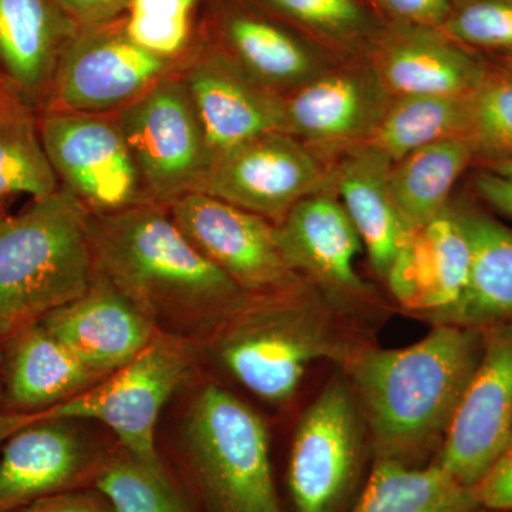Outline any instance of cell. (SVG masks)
Wrapping results in <instances>:
<instances>
[{"label":"cell","instance_id":"6da1fadb","mask_svg":"<svg viewBox=\"0 0 512 512\" xmlns=\"http://www.w3.org/2000/svg\"><path fill=\"white\" fill-rule=\"evenodd\" d=\"M89 238L94 276L123 293L154 325H210L251 298L192 245L167 207L144 204L90 215Z\"/></svg>","mask_w":512,"mask_h":512},{"label":"cell","instance_id":"7a4b0ae2","mask_svg":"<svg viewBox=\"0 0 512 512\" xmlns=\"http://www.w3.org/2000/svg\"><path fill=\"white\" fill-rule=\"evenodd\" d=\"M483 350L476 328L441 323L414 345L367 350L353 360L376 460L419 463L446 434Z\"/></svg>","mask_w":512,"mask_h":512},{"label":"cell","instance_id":"3957f363","mask_svg":"<svg viewBox=\"0 0 512 512\" xmlns=\"http://www.w3.org/2000/svg\"><path fill=\"white\" fill-rule=\"evenodd\" d=\"M89 222L62 187L0 215V345L92 285Z\"/></svg>","mask_w":512,"mask_h":512},{"label":"cell","instance_id":"277c9868","mask_svg":"<svg viewBox=\"0 0 512 512\" xmlns=\"http://www.w3.org/2000/svg\"><path fill=\"white\" fill-rule=\"evenodd\" d=\"M185 450L207 512H284L264 420L220 386L192 403Z\"/></svg>","mask_w":512,"mask_h":512},{"label":"cell","instance_id":"5b68a950","mask_svg":"<svg viewBox=\"0 0 512 512\" xmlns=\"http://www.w3.org/2000/svg\"><path fill=\"white\" fill-rule=\"evenodd\" d=\"M305 291L249 298L222 320L217 350L224 365L256 396L285 402L309 366L343 356V346Z\"/></svg>","mask_w":512,"mask_h":512},{"label":"cell","instance_id":"8992f818","mask_svg":"<svg viewBox=\"0 0 512 512\" xmlns=\"http://www.w3.org/2000/svg\"><path fill=\"white\" fill-rule=\"evenodd\" d=\"M190 369V356L180 340L157 333L131 362L67 402L37 413H3L0 443L37 421L94 420L109 427L131 456L163 466L156 448L158 417Z\"/></svg>","mask_w":512,"mask_h":512},{"label":"cell","instance_id":"52a82bcc","mask_svg":"<svg viewBox=\"0 0 512 512\" xmlns=\"http://www.w3.org/2000/svg\"><path fill=\"white\" fill-rule=\"evenodd\" d=\"M113 116L136 163L148 204L168 208L198 191L212 154L178 70Z\"/></svg>","mask_w":512,"mask_h":512},{"label":"cell","instance_id":"ba28073f","mask_svg":"<svg viewBox=\"0 0 512 512\" xmlns=\"http://www.w3.org/2000/svg\"><path fill=\"white\" fill-rule=\"evenodd\" d=\"M39 126L60 187L90 215L116 214L148 204L113 114L42 111Z\"/></svg>","mask_w":512,"mask_h":512},{"label":"cell","instance_id":"9c48e42d","mask_svg":"<svg viewBox=\"0 0 512 512\" xmlns=\"http://www.w3.org/2000/svg\"><path fill=\"white\" fill-rule=\"evenodd\" d=\"M332 187L329 163L292 134L272 131L212 158L197 192L278 224L303 198Z\"/></svg>","mask_w":512,"mask_h":512},{"label":"cell","instance_id":"30bf717a","mask_svg":"<svg viewBox=\"0 0 512 512\" xmlns=\"http://www.w3.org/2000/svg\"><path fill=\"white\" fill-rule=\"evenodd\" d=\"M363 436L355 394L336 377L296 429L288 487L298 512H342L359 484Z\"/></svg>","mask_w":512,"mask_h":512},{"label":"cell","instance_id":"8fae6325","mask_svg":"<svg viewBox=\"0 0 512 512\" xmlns=\"http://www.w3.org/2000/svg\"><path fill=\"white\" fill-rule=\"evenodd\" d=\"M181 64L136 45L123 19L80 28L64 50L43 111L117 113Z\"/></svg>","mask_w":512,"mask_h":512},{"label":"cell","instance_id":"7c38bea8","mask_svg":"<svg viewBox=\"0 0 512 512\" xmlns=\"http://www.w3.org/2000/svg\"><path fill=\"white\" fill-rule=\"evenodd\" d=\"M168 211L192 245L251 298L305 291L271 221L202 192L184 195Z\"/></svg>","mask_w":512,"mask_h":512},{"label":"cell","instance_id":"4fadbf2b","mask_svg":"<svg viewBox=\"0 0 512 512\" xmlns=\"http://www.w3.org/2000/svg\"><path fill=\"white\" fill-rule=\"evenodd\" d=\"M200 43L279 97L342 62L249 0H210Z\"/></svg>","mask_w":512,"mask_h":512},{"label":"cell","instance_id":"5bb4252c","mask_svg":"<svg viewBox=\"0 0 512 512\" xmlns=\"http://www.w3.org/2000/svg\"><path fill=\"white\" fill-rule=\"evenodd\" d=\"M392 99L369 57L342 60L284 97L285 131L330 164L369 143Z\"/></svg>","mask_w":512,"mask_h":512},{"label":"cell","instance_id":"9a60e30c","mask_svg":"<svg viewBox=\"0 0 512 512\" xmlns=\"http://www.w3.org/2000/svg\"><path fill=\"white\" fill-rule=\"evenodd\" d=\"M512 444V322L494 329L464 390L436 463L458 483L477 485Z\"/></svg>","mask_w":512,"mask_h":512},{"label":"cell","instance_id":"2e32d148","mask_svg":"<svg viewBox=\"0 0 512 512\" xmlns=\"http://www.w3.org/2000/svg\"><path fill=\"white\" fill-rule=\"evenodd\" d=\"M178 74L200 117L212 158L251 138L285 131L284 97L259 86L210 47L197 43Z\"/></svg>","mask_w":512,"mask_h":512},{"label":"cell","instance_id":"e0dca14e","mask_svg":"<svg viewBox=\"0 0 512 512\" xmlns=\"http://www.w3.org/2000/svg\"><path fill=\"white\" fill-rule=\"evenodd\" d=\"M274 225L286 264L303 281L339 298H365L369 286L356 269L362 239L333 187L303 198Z\"/></svg>","mask_w":512,"mask_h":512},{"label":"cell","instance_id":"ac0fdd59","mask_svg":"<svg viewBox=\"0 0 512 512\" xmlns=\"http://www.w3.org/2000/svg\"><path fill=\"white\" fill-rule=\"evenodd\" d=\"M369 59L393 97L471 96L493 67L443 29L406 23H386Z\"/></svg>","mask_w":512,"mask_h":512},{"label":"cell","instance_id":"d6986e66","mask_svg":"<svg viewBox=\"0 0 512 512\" xmlns=\"http://www.w3.org/2000/svg\"><path fill=\"white\" fill-rule=\"evenodd\" d=\"M470 264V242L450 204L433 220L407 229L386 284L403 308L439 320L463 299Z\"/></svg>","mask_w":512,"mask_h":512},{"label":"cell","instance_id":"ffe728a7","mask_svg":"<svg viewBox=\"0 0 512 512\" xmlns=\"http://www.w3.org/2000/svg\"><path fill=\"white\" fill-rule=\"evenodd\" d=\"M40 322L101 376L127 365L157 335L153 320L97 276L82 296Z\"/></svg>","mask_w":512,"mask_h":512},{"label":"cell","instance_id":"44dd1931","mask_svg":"<svg viewBox=\"0 0 512 512\" xmlns=\"http://www.w3.org/2000/svg\"><path fill=\"white\" fill-rule=\"evenodd\" d=\"M79 30L56 0H0V84L42 113Z\"/></svg>","mask_w":512,"mask_h":512},{"label":"cell","instance_id":"7402d4cb","mask_svg":"<svg viewBox=\"0 0 512 512\" xmlns=\"http://www.w3.org/2000/svg\"><path fill=\"white\" fill-rule=\"evenodd\" d=\"M93 466L69 421L28 424L10 434L0 456V512L73 490Z\"/></svg>","mask_w":512,"mask_h":512},{"label":"cell","instance_id":"603a6c76","mask_svg":"<svg viewBox=\"0 0 512 512\" xmlns=\"http://www.w3.org/2000/svg\"><path fill=\"white\" fill-rule=\"evenodd\" d=\"M3 399L9 412L30 414L67 402L103 377L84 365L42 322L2 343Z\"/></svg>","mask_w":512,"mask_h":512},{"label":"cell","instance_id":"cb8c5ba5","mask_svg":"<svg viewBox=\"0 0 512 512\" xmlns=\"http://www.w3.org/2000/svg\"><path fill=\"white\" fill-rule=\"evenodd\" d=\"M392 164L369 143L350 148L330 163L333 190L362 239L373 271L384 282L407 232L390 194Z\"/></svg>","mask_w":512,"mask_h":512},{"label":"cell","instance_id":"d4e9b609","mask_svg":"<svg viewBox=\"0 0 512 512\" xmlns=\"http://www.w3.org/2000/svg\"><path fill=\"white\" fill-rule=\"evenodd\" d=\"M450 204L470 242V276L463 299L439 322L467 328L512 322V229L470 202Z\"/></svg>","mask_w":512,"mask_h":512},{"label":"cell","instance_id":"484cf974","mask_svg":"<svg viewBox=\"0 0 512 512\" xmlns=\"http://www.w3.org/2000/svg\"><path fill=\"white\" fill-rule=\"evenodd\" d=\"M477 488L458 483L443 467L409 466L380 458L350 512H477Z\"/></svg>","mask_w":512,"mask_h":512},{"label":"cell","instance_id":"4316f807","mask_svg":"<svg viewBox=\"0 0 512 512\" xmlns=\"http://www.w3.org/2000/svg\"><path fill=\"white\" fill-rule=\"evenodd\" d=\"M476 161L467 137H454L407 154L390 167L389 187L407 229L440 215L451 202L458 178Z\"/></svg>","mask_w":512,"mask_h":512},{"label":"cell","instance_id":"83f0119b","mask_svg":"<svg viewBox=\"0 0 512 512\" xmlns=\"http://www.w3.org/2000/svg\"><path fill=\"white\" fill-rule=\"evenodd\" d=\"M340 60L369 57L386 22L367 0H249Z\"/></svg>","mask_w":512,"mask_h":512},{"label":"cell","instance_id":"f1b7e54d","mask_svg":"<svg viewBox=\"0 0 512 512\" xmlns=\"http://www.w3.org/2000/svg\"><path fill=\"white\" fill-rule=\"evenodd\" d=\"M39 114L0 84V215L9 201L59 190L40 136Z\"/></svg>","mask_w":512,"mask_h":512},{"label":"cell","instance_id":"f546056e","mask_svg":"<svg viewBox=\"0 0 512 512\" xmlns=\"http://www.w3.org/2000/svg\"><path fill=\"white\" fill-rule=\"evenodd\" d=\"M468 99L436 94L393 97L369 144L396 163L430 144L466 137Z\"/></svg>","mask_w":512,"mask_h":512},{"label":"cell","instance_id":"4dcf8cb0","mask_svg":"<svg viewBox=\"0 0 512 512\" xmlns=\"http://www.w3.org/2000/svg\"><path fill=\"white\" fill-rule=\"evenodd\" d=\"M94 484L114 512H192L164 466H150L126 450L97 467Z\"/></svg>","mask_w":512,"mask_h":512},{"label":"cell","instance_id":"1f68e13d","mask_svg":"<svg viewBox=\"0 0 512 512\" xmlns=\"http://www.w3.org/2000/svg\"><path fill=\"white\" fill-rule=\"evenodd\" d=\"M198 0H130L123 19L127 36L158 57L181 63L191 45L192 16Z\"/></svg>","mask_w":512,"mask_h":512},{"label":"cell","instance_id":"d6a6232c","mask_svg":"<svg viewBox=\"0 0 512 512\" xmlns=\"http://www.w3.org/2000/svg\"><path fill=\"white\" fill-rule=\"evenodd\" d=\"M468 107L466 137L473 144L476 161L512 157V76L491 67L468 99Z\"/></svg>","mask_w":512,"mask_h":512},{"label":"cell","instance_id":"836d02e7","mask_svg":"<svg viewBox=\"0 0 512 512\" xmlns=\"http://www.w3.org/2000/svg\"><path fill=\"white\" fill-rule=\"evenodd\" d=\"M441 29L481 55L512 53V0H453Z\"/></svg>","mask_w":512,"mask_h":512},{"label":"cell","instance_id":"e575fe53","mask_svg":"<svg viewBox=\"0 0 512 512\" xmlns=\"http://www.w3.org/2000/svg\"><path fill=\"white\" fill-rule=\"evenodd\" d=\"M386 23L443 28L453 0H367Z\"/></svg>","mask_w":512,"mask_h":512},{"label":"cell","instance_id":"d590c367","mask_svg":"<svg viewBox=\"0 0 512 512\" xmlns=\"http://www.w3.org/2000/svg\"><path fill=\"white\" fill-rule=\"evenodd\" d=\"M481 507L512 512V444L490 473L477 485Z\"/></svg>","mask_w":512,"mask_h":512},{"label":"cell","instance_id":"8d00e7d4","mask_svg":"<svg viewBox=\"0 0 512 512\" xmlns=\"http://www.w3.org/2000/svg\"><path fill=\"white\" fill-rule=\"evenodd\" d=\"M57 5L80 28L103 25L119 19L130 0H56Z\"/></svg>","mask_w":512,"mask_h":512},{"label":"cell","instance_id":"74e56055","mask_svg":"<svg viewBox=\"0 0 512 512\" xmlns=\"http://www.w3.org/2000/svg\"><path fill=\"white\" fill-rule=\"evenodd\" d=\"M15 512H111L99 498L79 491H64L37 500ZM114 512V510H113Z\"/></svg>","mask_w":512,"mask_h":512},{"label":"cell","instance_id":"f35d334b","mask_svg":"<svg viewBox=\"0 0 512 512\" xmlns=\"http://www.w3.org/2000/svg\"><path fill=\"white\" fill-rule=\"evenodd\" d=\"M474 192L500 214L512 218V181L498 177L484 168L473 175Z\"/></svg>","mask_w":512,"mask_h":512},{"label":"cell","instance_id":"ab89813d","mask_svg":"<svg viewBox=\"0 0 512 512\" xmlns=\"http://www.w3.org/2000/svg\"><path fill=\"white\" fill-rule=\"evenodd\" d=\"M480 168H484V170L490 171L498 177H503L505 180L512 181V157L481 163Z\"/></svg>","mask_w":512,"mask_h":512},{"label":"cell","instance_id":"60d3db41","mask_svg":"<svg viewBox=\"0 0 512 512\" xmlns=\"http://www.w3.org/2000/svg\"><path fill=\"white\" fill-rule=\"evenodd\" d=\"M494 67H497V69L501 70V72L510 74V76H512V53L495 56Z\"/></svg>","mask_w":512,"mask_h":512},{"label":"cell","instance_id":"b9f144b4","mask_svg":"<svg viewBox=\"0 0 512 512\" xmlns=\"http://www.w3.org/2000/svg\"><path fill=\"white\" fill-rule=\"evenodd\" d=\"M2 363H3V352L2 345H0V386H2ZM2 414L0 413V419H2Z\"/></svg>","mask_w":512,"mask_h":512},{"label":"cell","instance_id":"7bdbcfd3","mask_svg":"<svg viewBox=\"0 0 512 512\" xmlns=\"http://www.w3.org/2000/svg\"><path fill=\"white\" fill-rule=\"evenodd\" d=\"M477 512H504V511L487 510V508L481 507L480 510H478Z\"/></svg>","mask_w":512,"mask_h":512}]
</instances>
